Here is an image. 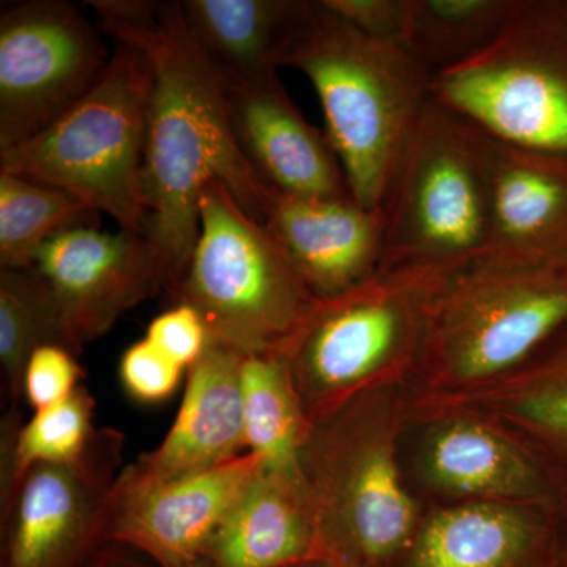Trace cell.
<instances>
[{
  "mask_svg": "<svg viewBox=\"0 0 567 567\" xmlns=\"http://www.w3.org/2000/svg\"><path fill=\"white\" fill-rule=\"evenodd\" d=\"M327 554L301 475L260 464L204 548L213 567H286Z\"/></svg>",
  "mask_w": 567,
  "mask_h": 567,
  "instance_id": "cell-20",
  "label": "cell"
},
{
  "mask_svg": "<svg viewBox=\"0 0 567 567\" xmlns=\"http://www.w3.org/2000/svg\"><path fill=\"white\" fill-rule=\"evenodd\" d=\"M145 339L185 371L203 357L210 344L203 317L188 305H175L169 311L155 317L148 324Z\"/></svg>",
  "mask_w": 567,
  "mask_h": 567,
  "instance_id": "cell-30",
  "label": "cell"
},
{
  "mask_svg": "<svg viewBox=\"0 0 567 567\" xmlns=\"http://www.w3.org/2000/svg\"><path fill=\"white\" fill-rule=\"evenodd\" d=\"M262 224L317 300L347 292L382 267L385 215L352 196L320 199L270 189Z\"/></svg>",
  "mask_w": 567,
  "mask_h": 567,
  "instance_id": "cell-16",
  "label": "cell"
},
{
  "mask_svg": "<svg viewBox=\"0 0 567 567\" xmlns=\"http://www.w3.org/2000/svg\"><path fill=\"white\" fill-rule=\"evenodd\" d=\"M559 522L532 507L425 505L393 567H555Z\"/></svg>",
  "mask_w": 567,
  "mask_h": 567,
  "instance_id": "cell-19",
  "label": "cell"
},
{
  "mask_svg": "<svg viewBox=\"0 0 567 567\" xmlns=\"http://www.w3.org/2000/svg\"><path fill=\"white\" fill-rule=\"evenodd\" d=\"M260 461L251 453L182 480L147 481L122 468L112 496L111 544H121L156 567H185L204 548L248 486Z\"/></svg>",
  "mask_w": 567,
  "mask_h": 567,
  "instance_id": "cell-14",
  "label": "cell"
},
{
  "mask_svg": "<svg viewBox=\"0 0 567 567\" xmlns=\"http://www.w3.org/2000/svg\"><path fill=\"white\" fill-rule=\"evenodd\" d=\"M406 483L424 505H506L567 517V472L496 417L410 391L401 442Z\"/></svg>",
  "mask_w": 567,
  "mask_h": 567,
  "instance_id": "cell-10",
  "label": "cell"
},
{
  "mask_svg": "<svg viewBox=\"0 0 567 567\" xmlns=\"http://www.w3.org/2000/svg\"><path fill=\"white\" fill-rule=\"evenodd\" d=\"M221 85L235 141L265 186L297 197L352 196L327 134L306 121L278 73Z\"/></svg>",
  "mask_w": 567,
  "mask_h": 567,
  "instance_id": "cell-15",
  "label": "cell"
},
{
  "mask_svg": "<svg viewBox=\"0 0 567 567\" xmlns=\"http://www.w3.org/2000/svg\"><path fill=\"white\" fill-rule=\"evenodd\" d=\"M555 567H567V517L559 522L557 563Z\"/></svg>",
  "mask_w": 567,
  "mask_h": 567,
  "instance_id": "cell-35",
  "label": "cell"
},
{
  "mask_svg": "<svg viewBox=\"0 0 567 567\" xmlns=\"http://www.w3.org/2000/svg\"><path fill=\"white\" fill-rule=\"evenodd\" d=\"M20 404L10 405L0 423V522L6 520L21 486L18 442L24 421Z\"/></svg>",
  "mask_w": 567,
  "mask_h": 567,
  "instance_id": "cell-32",
  "label": "cell"
},
{
  "mask_svg": "<svg viewBox=\"0 0 567 567\" xmlns=\"http://www.w3.org/2000/svg\"><path fill=\"white\" fill-rule=\"evenodd\" d=\"M185 567H213L210 563L205 561V559H199V561L193 563V565L185 566Z\"/></svg>",
  "mask_w": 567,
  "mask_h": 567,
  "instance_id": "cell-36",
  "label": "cell"
},
{
  "mask_svg": "<svg viewBox=\"0 0 567 567\" xmlns=\"http://www.w3.org/2000/svg\"><path fill=\"white\" fill-rule=\"evenodd\" d=\"M152 70L112 41L110 65L84 99L31 140L0 151V171L65 189L118 229L144 234L145 141Z\"/></svg>",
  "mask_w": 567,
  "mask_h": 567,
  "instance_id": "cell-6",
  "label": "cell"
},
{
  "mask_svg": "<svg viewBox=\"0 0 567 567\" xmlns=\"http://www.w3.org/2000/svg\"><path fill=\"white\" fill-rule=\"evenodd\" d=\"M453 275L382 265L347 292L316 301L281 352L309 423L364 391L412 383Z\"/></svg>",
  "mask_w": 567,
  "mask_h": 567,
  "instance_id": "cell-4",
  "label": "cell"
},
{
  "mask_svg": "<svg viewBox=\"0 0 567 567\" xmlns=\"http://www.w3.org/2000/svg\"><path fill=\"white\" fill-rule=\"evenodd\" d=\"M100 216L65 189L0 171V270L31 268L52 238L100 227Z\"/></svg>",
  "mask_w": 567,
  "mask_h": 567,
  "instance_id": "cell-24",
  "label": "cell"
},
{
  "mask_svg": "<svg viewBox=\"0 0 567 567\" xmlns=\"http://www.w3.org/2000/svg\"><path fill=\"white\" fill-rule=\"evenodd\" d=\"M31 268L50 287L78 357L126 312L169 289L151 240L123 229L65 230L41 248Z\"/></svg>",
  "mask_w": 567,
  "mask_h": 567,
  "instance_id": "cell-13",
  "label": "cell"
},
{
  "mask_svg": "<svg viewBox=\"0 0 567 567\" xmlns=\"http://www.w3.org/2000/svg\"><path fill=\"white\" fill-rule=\"evenodd\" d=\"M125 436L99 429L80 457L32 466L6 520L0 567H87L111 544Z\"/></svg>",
  "mask_w": 567,
  "mask_h": 567,
  "instance_id": "cell-12",
  "label": "cell"
},
{
  "mask_svg": "<svg viewBox=\"0 0 567 567\" xmlns=\"http://www.w3.org/2000/svg\"><path fill=\"white\" fill-rule=\"evenodd\" d=\"M82 7L9 2L0 13V151L37 136L102 80L112 51Z\"/></svg>",
  "mask_w": 567,
  "mask_h": 567,
  "instance_id": "cell-11",
  "label": "cell"
},
{
  "mask_svg": "<svg viewBox=\"0 0 567 567\" xmlns=\"http://www.w3.org/2000/svg\"><path fill=\"white\" fill-rule=\"evenodd\" d=\"M95 401L84 386L61 404L39 410L21 429L18 465L21 483L39 464H58L80 457L99 429L93 425Z\"/></svg>",
  "mask_w": 567,
  "mask_h": 567,
  "instance_id": "cell-27",
  "label": "cell"
},
{
  "mask_svg": "<svg viewBox=\"0 0 567 567\" xmlns=\"http://www.w3.org/2000/svg\"><path fill=\"white\" fill-rule=\"evenodd\" d=\"M286 567H364L357 565V563L347 561L344 558L334 557L331 554L315 555L301 559V561L293 563V565Z\"/></svg>",
  "mask_w": 567,
  "mask_h": 567,
  "instance_id": "cell-34",
  "label": "cell"
},
{
  "mask_svg": "<svg viewBox=\"0 0 567 567\" xmlns=\"http://www.w3.org/2000/svg\"><path fill=\"white\" fill-rule=\"evenodd\" d=\"M87 567H156L151 559L121 544L104 547Z\"/></svg>",
  "mask_w": 567,
  "mask_h": 567,
  "instance_id": "cell-33",
  "label": "cell"
},
{
  "mask_svg": "<svg viewBox=\"0 0 567 567\" xmlns=\"http://www.w3.org/2000/svg\"><path fill=\"white\" fill-rule=\"evenodd\" d=\"M382 265L477 262L491 224L488 137L432 99L383 205Z\"/></svg>",
  "mask_w": 567,
  "mask_h": 567,
  "instance_id": "cell-9",
  "label": "cell"
},
{
  "mask_svg": "<svg viewBox=\"0 0 567 567\" xmlns=\"http://www.w3.org/2000/svg\"><path fill=\"white\" fill-rule=\"evenodd\" d=\"M434 402L470 406L503 421L567 472V328L506 379Z\"/></svg>",
  "mask_w": 567,
  "mask_h": 567,
  "instance_id": "cell-22",
  "label": "cell"
},
{
  "mask_svg": "<svg viewBox=\"0 0 567 567\" xmlns=\"http://www.w3.org/2000/svg\"><path fill=\"white\" fill-rule=\"evenodd\" d=\"M308 0H183L189 35L221 84L275 74Z\"/></svg>",
  "mask_w": 567,
  "mask_h": 567,
  "instance_id": "cell-21",
  "label": "cell"
},
{
  "mask_svg": "<svg viewBox=\"0 0 567 567\" xmlns=\"http://www.w3.org/2000/svg\"><path fill=\"white\" fill-rule=\"evenodd\" d=\"M488 183L481 259L567 268V164L488 137Z\"/></svg>",
  "mask_w": 567,
  "mask_h": 567,
  "instance_id": "cell-18",
  "label": "cell"
},
{
  "mask_svg": "<svg viewBox=\"0 0 567 567\" xmlns=\"http://www.w3.org/2000/svg\"><path fill=\"white\" fill-rule=\"evenodd\" d=\"M432 99L492 140L567 164V0H517L486 47L435 71Z\"/></svg>",
  "mask_w": 567,
  "mask_h": 567,
  "instance_id": "cell-8",
  "label": "cell"
},
{
  "mask_svg": "<svg viewBox=\"0 0 567 567\" xmlns=\"http://www.w3.org/2000/svg\"><path fill=\"white\" fill-rule=\"evenodd\" d=\"M410 385L353 395L309 423L298 466L327 554L364 567H393L425 511L409 483L401 442Z\"/></svg>",
  "mask_w": 567,
  "mask_h": 567,
  "instance_id": "cell-3",
  "label": "cell"
},
{
  "mask_svg": "<svg viewBox=\"0 0 567 567\" xmlns=\"http://www.w3.org/2000/svg\"><path fill=\"white\" fill-rule=\"evenodd\" d=\"M324 3L365 35L402 44L406 0H324Z\"/></svg>",
  "mask_w": 567,
  "mask_h": 567,
  "instance_id": "cell-31",
  "label": "cell"
},
{
  "mask_svg": "<svg viewBox=\"0 0 567 567\" xmlns=\"http://www.w3.org/2000/svg\"><path fill=\"white\" fill-rule=\"evenodd\" d=\"M241 363L244 354L210 342L186 371L185 395L166 439L126 468L163 483L210 472L248 453Z\"/></svg>",
  "mask_w": 567,
  "mask_h": 567,
  "instance_id": "cell-17",
  "label": "cell"
},
{
  "mask_svg": "<svg viewBox=\"0 0 567 567\" xmlns=\"http://www.w3.org/2000/svg\"><path fill=\"white\" fill-rule=\"evenodd\" d=\"M78 357L59 346L33 350L24 369V399L35 412L61 404L80 385Z\"/></svg>",
  "mask_w": 567,
  "mask_h": 567,
  "instance_id": "cell-28",
  "label": "cell"
},
{
  "mask_svg": "<svg viewBox=\"0 0 567 567\" xmlns=\"http://www.w3.org/2000/svg\"><path fill=\"white\" fill-rule=\"evenodd\" d=\"M85 6L104 35L137 48L151 65L142 175L145 237L163 260L171 289L192 257L205 186L223 183L259 223L270 188L235 141L221 82L189 35L182 2L91 0Z\"/></svg>",
  "mask_w": 567,
  "mask_h": 567,
  "instance_id": "cell-1",
  "label": "cell"
},
{
  "mask_svg": "<svg viewBox=\"0 0 567 567\" xmlns=\"http://www.w3.org/2000/svg\"><path fill=\"white\" fill-rule=\"evenodd\" d=\"M182 365L156 349L147 339L134 342L123 353L121 377L126 391L142 402H158L169 398L181 382Z\"/></svg>",
  "mask_w": 567,
  "mask_h": 567,
  "instance_id": "cell-29",
  "label": "cell"
},
{
  "mask_svg": "<svg viewBox=\"0 0 567 567\" xmlns=\"http://www.w3.org/2000/svg\"><path fill=\"white\" fill-rule=\"evenodd\" d=\"M567 328V268L481 259L451 276L410 391L445 401L527 364Z\"/></svg>",
  "mask_w": 567,
  "mask_h": 567,
  "instance_id": "cell-5",
  "label": "cell"
},
{
  "mask_svg": "<svg viewBox=\"0 0 567 567\" xmlns=\"http://www.w3.org/2000/svg\"><path fill=\"white\" fill-rule=\"evenodd\" d=\"M74 352L50 287L33 268L0 270V365L10 405L24 399V369L33 350Z\"/></svg>",
  "mask_w": 567,
  "mask_h": 567,
  "instance_id": "cell-25",
  "label": "cell"
},
{
  "mask_svg": "<svg viewBox=\"0 0 567 567\" xmlns=\"http://www.w3.org/2000/svg\"><path fill=\"white\" fill-rule=\"evenodd\" d=\"M245 431L248 453L265 468L301 475L298 454L309 421L282 353L244 357Z\"/></svg>",
  "mask_w": 567,
  "mask_h": 567,
  "instance_id": "cell-23",
  "label": "cell"
},
{
  "mask_svg": "<svg viewBox=\"0 0 567 567\" xmlns=\"http://www.w3.org/2000/svg\"><path fill=\"white\" fill-rule=\"evenodd\" d=\"M169 293L203 317L210 342L244 357L281 353L317 301L270 230L216 181L200 193L199 234Z\"/></svg>",
  "mask_w": 567,
  "mask_h": 567,
  "instance_id": "cell-7",
  "label": "cell"
},
{
  "mask_svg": "<svg viewBox=\"0 0 567 567\" xmlns=\"http://www.w3.org/2000/svg\"><path fill=\"white\" fill-rule=\"evenodd\" d=\"M517 0H406L402 44L434 71L456 65L502 31Z\"/></svg>",
  "mask_w": 567,
  "mask_h": 567,
  "instance_id": "cell-26",
  "label": "cell"
},
{
  "mask_svg": "<svg viewBox=\"0 0 567 567\" xmlns=\"http://www.w3.org/2000/svg\"><path fill=\"white\" fill-rule=\"evenodd\" d=\"M308 78L322 104L324 134L353 199L383 210L388 193L432 102L435 71L404 44L372 39L308 0L284 59Z\"/></svg>",
  "mask_w": 567,
  "mask_h": 567,
  "instance_id": "cell-2",
  "label": "cell"
}]
</instances>
